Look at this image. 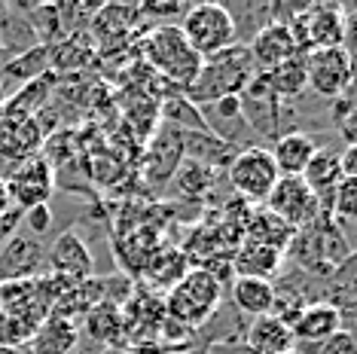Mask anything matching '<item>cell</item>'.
Returning <instances> with one entry per match:
<instances>
[{
	"label": "cell",
	"instance_id": "cell-1",
	"mask_svg": "<svg viewBox=\"0 0 357 354\" xmlns=\"http://www.w3.org/2000/svg\"><path fill=\"white\" fill-rule=\"evenodd\" d=\"M223 293H226L223 281L214 272L196 266V269L186 272L181 284H174L165 293L162 309H165V318L172 324H181L183 330H199L220 311Z\"/></svg>",
	"mask_w": 357,
	"mask_h": 354
},
{
	"label": "cell",
	"instance_id": "cell-2",
	"mask_svg": "<svg viewBox=\"0 0 357 354\" xmlns=\"http://www.w3.org/2000/svg\"><path fill=\"white\" fill-rule=\"evenodd\" d=\"M257 68L250 61V52L245 43H235L229 49L211 55V59L202 61L196 83L186 88L183 98L196 107H208V104L226 98V95H241L250 79H254Z\"/></svg>",
	"mask_w": 357,
	"mask_h": 354
},
{
	"label": "cell",
	"instance_id": "cell-3",
	"mask_svg": "<svg viewBox=\"0 0 357 354\" xmlns=\"http://www.w3.org/2000/svg\"><path fill=\"white\" fill-rule=\"evenodd\" d=\"M141 49L147 59V68L156 70L162 79L181 86L183 92L196 83L202 59L192 52V46L183 40L177 25H156L141 40Z\"/></svg>",
	"mask_w": 357,
	"mask_h": 354
},
{
	"label": "cell",
	"instance_id": "cell-4",
	"mask_svg": "<svg viewBox=\"0 0 357 354\" xmlns=\"http://www.w3.org/2000/svg\"><path fill=\"white\" fill-rule=\"evenodd\" d=\"M177 28H181L183 40L192 46V52H196L202 61L238 43L232 15L220 3H196V6H190V10L183 13V19H181V25Z\"/></svg>",
	"mask_w": 357,
	"mask_h": 354
},
{
	"label": "cell",
	"instance_id": "cell-5",
	"mask_svg": "<svg viewBox=\"0 0 357 354\" xmlns=\"http://www.w3.org/2000/svg\"><path fill=\"white\" fill-rule=\"evenodd\" d=\"M226 177H229L235 196L245 205H263L278 180V168H275L272 153L266 147H248L232 156Z\"/></svg>",
	"mask_w": 357,
	"mask_h": 354
},
{
	"label": "cell",
	"instance_id": "cell-6",
	"mask_svg": "<svg viewBox=\"0 0 357 354\" xmlns=\"http://www.w3.org/2000/svg\"><path fill=\"white\" fill-rule=\"evenodd\" d=\"M3 187H6V196H10V208L25 214L31 208L50 205V199L55 192V168L43 159V153L22 159L3 177Z\"/></svg>",
	"mask_w": 357,
	"mask_h": 354
},
{
	"label": "cell",
	"instance_id": "cell-7",
	"mask_svg": "<svg viewBox=\"0 0 357 354\" xmlns=\"http://www.w3.org/2000/svg\"><path fill=\"white\" fill-rule=\"evenodd\" d=\"M263 208L269 214H275L281 223H287L294 232L308 229L314 220L321 217L318 196L305 187L303 177H278L272 192L266 196Z\"/></svg>",
	"mask_w": 357,
	"mask_h": 354
},
{
	"label": "cell",
	"instance_id": "cell-8",
	"mask_svg": "<svg viewBox=\"0 0 357 354\" xmlns=\"http://www.w3.org/2000/svg\"><path fill=\"white\" fill-rule=\"evenodd\" d=\"M351 52L348 49H312L305 52V77L308 88H312L318 98L336 101L351 88Z\"/></svg>",
	"mask_w": 357,
	"mask_h": 354
},
{
	"label": "cell",
	"instance_id": "cell-9",
	"mask_svg": "<svg viewBox=\"0 0 357 354\" xmlns=\"http://www.w3.org/2000/svg\"><path fill=\"white\" fill-rule=\"evenodd\" d=\"M241 119L250 132H259L266 138H281L284 123V101L275 95V88L266 74H254V79L238 95Z\"/></svg>",
	"mask_w": 357,
	"mask_h": 354
},
{
	"label": "cell",
	"instance_id": "cell-10",
	"mask_svg": "<svg viewBox=\"0 0 357 354\" xmlns=\"http://www.w3.org/2000/svg\"><path fill=\"white\" fill-rule=\"evenodd\" d=\"M43 272L52 278H61L68 284H79V281H89L95 272L92 254H89L86 241L77 236L74 229L55 236V241L46 247V263Z\"/></svg>",
	"mask_w": 357,
	"mask_h": 354
},
{
	"label": "cell",
	"instance_id": "cell-11",
	"mask_svg": "<svg viewBox=\"0 0 357 354\" xmlns=\"http://www.w3.org/2000/svg\"><path fill=\"white\" fill-rule=\"evenodd\" d=\"M43 263H46L43 241L28 236V232H13L0 245V284L37 278L43 272Z\"/></svg>",
	"mask_w": 357,
	"mask_h": 354
},
{
	"label": "cell",
	"instance_id": "cell-12",
	"mask_svg": "<svg viewBox=\"0 0 357 354\" xmlns=\"http://www.w3.org/2000/svg\"><path fill=\"white\" fill-rule=\"evenodd\" d=\"M245 46L250 52V61H254L257 74H269V70H275L278 64L287 61L290 55H296L294 37H290L287 25H281V22H269V25H263Z\"/></svg>",
	"mask_w": 357,
	"mask_h": 354
},
{
	"label": "cell",
	"instance_id": "cell-13",
	"mask_svg": "<svg viewBox=\"0 0 357 354\" xmlns=\"http://www.w3.org/2000/svg\"><path fill=\"white\" fill-rule=\"evenodd\" d=\"M305 25H308V46L312 49H345L348 25L351 19L345 15V6L339 3H321L305 10Z\"/></svg>",
	"mask_w": 357,
	"mask_h": 354
},
{
	"label": "cell",
	"instance_id": "cell-14",
	"mask_svg": "<svg viewBox=\"0 0 357 354\" xmlns=\"http://www.w3.org/2000/svg\"><path fill=\"white\" fill-rule=\"evenodd\" d=\"M342 311H339L336 302H327V300H318V302H308L303 311L296 315V321L290 324L294 330V339L296 345H318L324 339H330L333 333H339L345 324H342Z\"/></svg>",
	"mask_w": 357,
	"mask_h": 354
},
{
	"label": "cell",
	"instance_id": "cell-15",
	"mask_svg": "<svg viewBox=\"0 0 357 354\" xmlns=\"http://www.w3.org/2000/svg\"><path fill=\"white\" fill-rule=\"evenodd\" d=\"M232 266V278H259V281H272L284 266V254L275 251L269 245L259 241L241 238V245L235 247V254L229 256Z\"/></svg>",
	"mask_w": 357,
	"mask_h": 354
},
{
	"label": "cell",
	"instance_id": "cell-16",
	"mask_svg": "<svg viewBox=\"0 0 357 354\" xmlns=\"http://www.w3.org/2000/svg\"><path fill=\"white\" fill-rule=\"evenodd\" d=\"M272 162L278 168V177H303L305 165L318 153V141L305 132H287L272 144Z\"/></svg>",
	"mask_w": 357,
	"mask_h": 354
},
{
	"label": "cell",
	"instance_id": "cell-17",
	"mask_svg": "<svg viewBox=\"0 0 357 354\" xmlns=\"http://www.w3.org/2000/svg\"><path fill=\"white\" fill-rule=\"evenodd\" d=\"M245 342L257 354H290L296 351V339L290 324H284L278 315H263L254 318L245 330Z\"/></svg>",
	"mask_w": 357,
	"mask_h": 354
},
{
	"label": "cell",
	"instance_id": "cell-18",
	"mask_svg": "<svg viewBox=\"0 0 357 354\" xmlns=\"http://www.w3.org/2000/svg\"><path fill=\"white\" fill-rule=\"evenodd\" d=\"M34 354H77L79 348V324L74 318L46 315L31 339Z\"/></svg>",
	"mask_w": 357,
	"mask_h": 354
},
{
	"label": "cell",
	"instance_id": "cell-19",
	"mask_svg": "<svg viewBox=\"0 0 357 354\" xmlns=\"http://www.w3.org/2000/svg\"><path fill=\"white\" fill-rule=\"evenodd\" d=\"M303 180L305 187L318 196V205H321V214L330 217V199H333V190L336 183L342 180V168H339V153L333 150H321L312 156V162L305 165L303 171Z\"/></svg>",
	"mask_w": 357,
	"mask_h": 354
},
{
	"label": "cell",
	"instance_id": "cell-20",
	"mask_svg": "<svg viewBox=\"0 0 357 354\" xmlns=\"http://www.w3.org/2000/svg\"><path fill=\"white\" fill-rule=\"evenodd\" d=\"M137 19H141V13H137V6H123V3H113V6H98V13H95L92 25V43L95 46H107L110 40L113 43H119L128 31L137 25Z\"/></svg>",
	"mask_w": 357,
	"mask_h": 354
},
{
	"label": "cell",
	"instance_id": "cell-21",
	"mask_svg": "<svg viewBox=\"0 0 357 354\" xmlns=\"http://www.w3.org/2000/svg\"><path fill=\"white\" fill-rule=\"evenodd\" d=\"M229 300L235 302V309L245 311V315H250V318L272 315V309H275V284L272 281H259V278H232Z\"/></svg>",
	"mask_w": 357,
	"mask_h": 354
},
{
	"label": "cell",
	"instance_id": "cell-22",
	"mask_svg": "<svg viewBox=\"0 0 357 354\" xmlns=\"http://www.w3.org/2000/svg\"><path fill=\"white\" fill-rule=\"evenodd\" d=\"M245 238L259 241V245H269L275 251L287 254V247H294L296 232L281 223L275 214H269L266 208H250L248 220H245Z\"/></svg>",
	"mask_w": 357,
	"mask_h": 354
},
{
	"label": "cell",
	"instance_id": "cell-23",
	"mask_svg": "<svg viewBox=\"0 0 357 354\" xmlns=\"http://www.w3.org/2000/svg\"><path fill=\"white\" fill-rule=\"evenodd\" d=\"M190 256L181 247H159L156 254H153V260L147 263V269H144V275L150 278V284L156 287V291L168 293L174 284H181L183 275L190 272Z\"/></svg>",
	"mask_w": 357,
	"mask_h": 354
},
{
	"label": "cell",
	"instance_id": "cell-24",
	"mask_svg": "<svg viewBox=\"0 0 357 354\" xmlns=\"http://www.w3.org/2000/svg\"><path fill=\"white\" fill-rule=\"evenodd\" d=\"M269 83L275 88L281 101H296L299 95L308 88V77H305V52L290 55L284 64H278L275 70H269Z\"/></svg>",
	"mask_w": 357,
	"mask_h": 354
},
{
	"label": "cell",
	"instance_id": "cell-25",
	"mask_svg": "<svg viewBox=\"0 0 357 354\" xmlns=\"http://www.w3.org/2000/svg\"><path fill=\"white\" fill-rule=\"evenodd\" d=\"M86 330L89 336H92L95 342L101 345H113V339H119V336L126 333L123 327V309L113 302H98L92 311H86Z\"/></svg>",
	"mask_w": 357,
	"mask_h": 354
},
{
	"label": "cell",
	"instance_id": "cell-26",
	"mask_svg": "<svg viewBox=\"0 0 357 354\" xmlns=\"http://www.w3.org/2000/svg\"><path fill=\"white\" fill-rule=\"evenodd\" d=\"M172 180L183 196L196 199V196H205V192L214 187L217 174H214V168H208V165H202V162H196V159L186 156V159H181V165L174 168Z\"/></svg>",
	"mask_w": 357,
	"mask_h": 354
},
{
	"label": "cell",
	"instance_id": "cell-27",
	"mask_svg": "<svg viewBox=\"0 0 357 354\" xmlns=\"http://www.w3.org/2000/svg\"><path fill=\"white\" fill-rule=\"evenodd\" d=\"M162 116L168 119V128H172V125H186V134H192V132H208L205 114H202L196 104L186 101L183 95H174V98H168L165 104H162Z\"/></svg>",
	"mask_w": 357,
	"mask_h": 354
},
{
	"label": "cell",
	"instance_id": "cell-28",
	"mask_svg": "<svg viewBox=\"0 0 357 354\" xmlns=\"http://www.w3.org/2000/svg\"><path fill=\"white\" fill-rule=\"evenodd\" d=\"M330 217H336V226L342 223H354L357 217V180L354 177H342V180L336 183V190H333V199H330Z\"/></svg>",
	"mask_w": 357,
	"mask_h": 354
},
{
	"label": "cell",
	"instance_id": "cell-29",
	"mask_svg": "<svg viewBox=\"0 0 357 354\" xmlns=\"http://www.w3.org/2000/svg\"><path fill=\"white\" fill-rule=\"evenodd\" d=\"M22 226L28 229V236L43 238L46 232L52 229V211H50V205H40V208H31V211H25V214H22Z\"/></svg>",
	"mask_w": 357,
	"mask_h": 354
},
{
	"label": "cell",
	"instance_id": "cell-30",
	"mask_svg": "<svg viewBox=\"0 0 357 354\" xmlns=\"http://www.w3.org/2000/svg\"><path fill=\"white\" fill-rule=\"evenodd\" d=\"M339 168H342V177L357 174V147L354 144H345V150L339 153Z\"/></svg>",
	"mask_w": 357,
	"mask_h": 354
},
{
	"label": "cell",
	"instance_id": "cell-31",
	"mask_svg": "<svg viewBox=\"0 0 357 354\" xmlns=\"http://www.w3.org/2000/svg\"><path fill=\"white\" fill-rule=\"evenodd\" d=\"M10 211V196H6V187H3V177H0V217Z\"/></svg>",
	"mask_w": 357,
	"mask_h": 354
},
{
	"label": "cell",
	"instance_id": "cell-32",
	"mask_svg": "<svg viewBox=\"0 0 357 354\" xmlns=\"http://www.w3.org/2000/svg\"><path fill=\"white\" fill-rule=\"evenodd\" d=\"M174 354H186V351H174Z\"/></svg>",
	"mask_w": 357,
	"mask_h": 354
}]
</instances>
